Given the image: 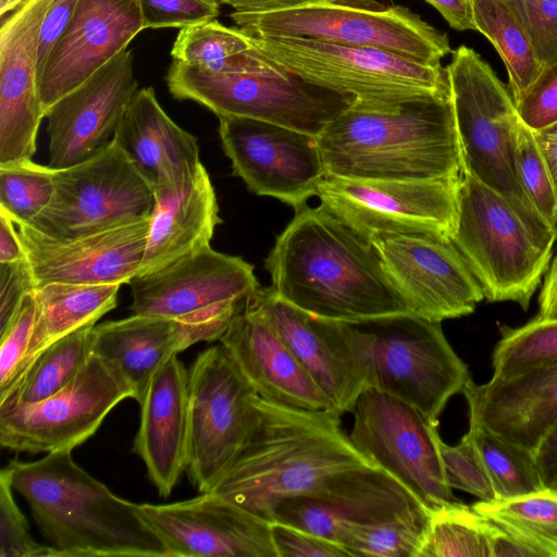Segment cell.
Listing matches in <instances>:
<instances>
[{
  "instance_id": "1",
  "label": "cell",
  "mask_w": 557,
  "mask_h": 557,
  "mask_svg": "<svg viewBox=\"0 0 557 557\" xmlns=\"http://www.w3.org/2000/svg\"><path fill=\"white\" fill-rule=\"evenodd\" d=\"M295 212L264 260L278 297L339 322L410 313L367 238L322 205Z\"/></svg>"
},
{
  "instance_id": "2",
  "label": "cell",
  "mask_w": 557,
  "mask_h": 557,
  "mask_svg": "<svg viewBox=\"0 0 557 557\" xmlns=\"http://www.w3.org/2000/svg\"><path fill=\"white\" fill-rule=\"evenodd\" d=\"M326 174L460 180L465 168L451 95L394 104L352 102L318 136Z\"/></svg>"
},
{
  "instance_id": "3",
  "label": "cell",
  "mask_w": 557,
  "mask_h": 557,
  "mask_svg": "<svg viewBox=\"0 0 557 557\" xmlns=\"http://www.w3.org/2000/svg\"><path fill=\"white\" fill-rule=\"evenodd\" d=\"M5 467L55 557H172L140 505L86 472L71 449Z\"/></svg>"
},
{
  "instance_id": "4",
  "label": "cell",
  "mask_w": 557,
  "mask_h": 557,
  "mask_svg": "<svg viewBox=\"0 0 557 557\" xmlns=\"http://www.w3.org/2000/svg\"><path fill=\"white\" fill-rule=\"evenodd\" d=\"M253 432L210 492L272 523L274 508L343 470L374 466L335 411L287 407L258 396Z\"/></svg>"
},
{
  "instance_id": "5",
  "label": "cell",
  "mask_w": 557,
  "mask_h": 557,
  "mask_svg": "<svg viewBox=\"0 0 557 557\" xmlns=\"http://www.w3.org/2000/svg\"><path fill=\"white\" fill-rule=\"evenodd\" d=\"M446 71L465 172L498 193L537 242L554 246L557 232L533 208L516 175L513 140L520 117L509 88L466 46L453 51Z\"/></svg>"
},
{
  "instance_id": "6",
  "label": "cell",
  "mask_w": 557,
  "mask_h": 557,
  "mask_svg": "<svg viewBox=\"0 0 557 557\" xmlns=\"http://www.w3.org/2000/svg\"><path fill=\"white\" fill-rule=\"evenodd\" d=\"M250 37L258 51L281 70L349 96L357 103L385 106L450 95L442 65L371 47L301 37Z\"/></svg>"
},
{
  "instance_id": "7",
  "label": "cell",
  "mask_w": 557,
  "mask_h": 557,
  "mask_svg": "<svg viewBox=\"0 0 557 557\" xmlns=\"http://www.w3.org/2000/svg\"><path fill=\"white\" fill-rule=\"evenodd\" d=\"M450 239L484 298L516 302L524 310L554 256V246L537 242L498 193L466 172L458 186L457 222Z\"/></svg>"
},
{
  "instance_id": "8",
  "label": "cell",
  "mask_w": 557,
  "mask_h": 557,
  "mask_svg": "<svg viewBox=\"0 0 557 557\" xmlns=\"http://www.w3.org/2000/svg\"><path fill=\"white\" fill-rule=\"evenodd\" d=\"M252 37H301L336 45L371 47L413 61L441 65L453 52L445 33L403 5L374 0H319L268 13L230 14Z\"/></svg>"
},
{
  "instance_id": "9",
  "label": "cell",
  "mask_w": 557,
  "mask_h": 557,
  "mask_svg": "<svg viewBox=\"0 0 557 557\" xmlns=\"http://www.w3.org/2000/svg\"><path fill=\"white\" fill-rule=\"evenodd\" d=\"M367 352L369 387L414 407L431 423L471 379L441 322L413 313L354 322Z\"/></svg>"
},
{
  "instance_id": "10",
  "label": "cell",
  "mask_w": 557,
  "mask_h": 557,
  "mask_svg": "<svg viewBox=\"0 0 557 557\" xmlns=\"http://www.w3.org/2000/svg\"><path fill=\"white\" fill-rule=\"evenodd\" d=\"M165 82L173 98L195 101L218 117L260 120L319 136L354 99L282 74L216 73L173 60Z\"/></svg>"
},
{
  "instance_id": "11",
  "label": "cell",
  "mask_w": 557,
  "mask_h": 557,
  "mask_svg": "<svg viewBox=\"0 0 557 557\" xmlns=\"http://www.w3.org/2000/svg\"><path fill=\"white\" fill-rule=\"evenodd\" d=\"M188 395L185 471L194 487L207 493L247 445L258 420V395L221 344L196 357Z\"/></svg>"
},
{
  "instance_id": "12",
  "label": "cell",
  "mask_w": 557,
  "mask_h": 557,
  "mask_svg": "<svg viewBox=\"0 0 557 557\" xmlns=\"http://www.w3.org/2000/svg\"><path fill=\"white\" fill-rule=\"evenodd\" d=\"M53 183L49 205L29 225L57 238L147 219L154 203L152 185L114 140L82 163L53 169Z\"/></svg>"
},
{
  "instance_id": "13",
  "label": "cell",
  "mask_w": 557,
  "mask_h": 557,
  "mask_svg": "<svg viewBox=\"0 0 557 557\" xmlns=\"http://www.w3.org/2000/svg\"><path fill=\"white\" fill-rule=\"evenodd\" d=\"M352 411L349 437L374 466L401 483L429 511L461 503L445 479L437 424L374 387L360 394Z\"/></svg>"
},
{
  "instance_id": "14",
  "label": "cell",
  "mask_w": 557,
  "mask_h": 557,
  "mask_svg": "<svg viewBox=\"0 0 557 557\" xmlns=\"http://www.w3.org/2000/svg\"><path fill=\"white\" fill-rule=\"evenodd\" d=\"M460 180L401 181L326 174L315 196L368 240L376 234L406 233L450 238L457 222Z\"/></svg>"
},
{
  "instance_id": "15",
  "label": "cell",
  "mask_w": 557,
  "mask_h": 557,
  "mask_svg": "<svg viewBox=\"0 0 557 557\" xmlns=\"http://www.w3.org/2000/svg\"><path fill=\"white\" fill-rule=\"evenodd\" d=\"M128 284L134 314L208 319L226 326L247 308L259 286L250 263L210 245Z\"/></svg>"
},
{
  "instance_id": "16",
  "label": "cell",
  "mask_w": 557,
  "mask_h": 557,
  "mask_svg": "<svg viewBox=\"0 0 557 557\" xmlns=\"http://www.w3.org/2000/svg\"><path fill=\"white\" fill-rule=\"evenodd\" d=\"M423 510L428 509L396 479L376 466H364L334 473L311 491L281 502L272 522L302 529L348 550L362 531Z\"/></svg>"
},
{
  "instance_id": "17",
  "label": "cell",
  "mask_w": 557,
  "mask_h": 557,
  "mask_svg": "<svg viewBox=\"0 0 557 557\" xmlns=\"http://www.w3.org/2000/svg\"><path fill=\"white\" fill-rule=\"evenodd\" d=\"M131 391L95 354L63 388L36 403L0 407V444L30 454L73 450Z\"/></svg>"
},
{
  "instance_id": "18",
  "label": "cell",
  "mask_w": 557,
  "mask_h": 557,
  "mask_svg": "<svg viewBox=\"0 0 557 557\" xmlns=\"http://www.w3.org/2000/svg\"><path fill=\"white\" fill-rule=\"evenodd\" d=\"M248 307L276 332L338 414L354 410L369 387L367 352L356 323L310 315L258 286Z\"/></svg>"
},
{
  "instance_id": "19",
  "label": "cell",
  "mask_w": 557,
  "mask_h": 557,
  "mask_svg": "<svg viewBox=\"0 0 557 557\" xmlns=\"http://www.w3.org/2000/svg\"><path fill=\"white\" fill-rule=\"evenodd\" d=\"M219 135L233 174L259 196L298 210L317 195L326 169L318 136L242 116L219 117Z\"/></svg>"
},
{
  "instance_id": "20",
  "label": "cell",
  "mask_w": 557,
  "mask_h": 557,
  "mask_svg": "<svg viewBox=\"0 0 557 557\" xmlns=\"http://www.w3.org/2000/svg\"><path fill=\"white\" fill-rule=\"evenodd\" d=\"M369 242L410 313L442 322L472 313L482 288L450 238L433 234H376Z\"/></svg>"
},
{
  "instance_id": "21",
  "label": "cell",
  "mask_w": 557,
  "mask_h": 557,
  "mask_svg": "<svg viewBox=\"0 0 557 557\" xmlns=\"http://www.w3.org/2000/svg\"><path fill=\"white\" fill-rule=\"evenodd\" d=\"M138 82L124 50L46 112L49 166L65 169L101 152L113 139Z\"/></svg>"
},
{
  "instance_id": "22",
  "label": "cell",
  "mask_w": 557,
  "mask_h": 557,
  "mask_svg": "<svg viewBox=\"0 0 557 557\" xmlns=\"http://www.w3.org/2000/svg\"><path fill=\"white\" fill-rule=\"evenodd\" d=\"M55 0H23L1 17L0 165L32 160L45 110L38 90L41 27Z\"/></svg>"
},
{
  "instance_id": "23",
  "label": "cell",
  "mask_w": 557,
  "mask_h": 557,
  "mask_svg": "<svg viewBox=\"0 0 557 557\" xmlns=\"http://www.w3.org/2000/svg\"><path fill=\"white\" fill-rule=\"evenodd\" d=\"M139 505L172 557H277L271 522L212 492Z\"/></svg>"
},
{
  "instance_id": "24",
  "label": "cell",
  "mask_w": 557,
  "mask_h": 557,
  "mask_svg": "<svg viewBox=\"0 0 557 557\" xmlns=\"http://www.w3.org/2000/svg\"><path fill=\"white\" fill-rule=\"evenodd\" d=\"M36 286L53 282L128 284L138 273L149 218L75 238L49 236L17 224Z\"/></svg>"
},
{
  "instance_id": "25",
  "label": "cell",
  "mask_w": 557,
  "mask_h": 557,
  "mask_svg": "<svg viewBox=\"0 0 557 557\" xmlns=\"http://www.w3.org/2000/svg\"><path fill=\"white\" fill-rule=\"evenodd\" d=\"M143 29L137 0H79L38 75L45 112L126 50Z\"/></svg>"
},
{
  "instance_id": "26",
  "label": "cell",
  "mask_w": 557,
  "mask_h": 557,
  "mask_svg": "<svg viewBox=\"0 0 557 557\" xmlns=\"http://www.w3.org/2000/svg\"><path fill=\"white\" fill-rule=\"evenodd\" d=\"M224 330L199 319L134 314L94 327V354L131 391L138 404L154 373L173 356L199 342L220 339Z\"/></svg>"
},
{
  "instance_id": "27",
  "label": "cell",
  "mask_w": 557,
  "mask_h": 557,
  "mask_svg": "<svg viewBox=\"0 0 557 557\" xmlns=\"http://www.w3.org/2000/svg\"><path fill=\"white\" fill-rule=\"evenodd\" d=\"M461 393L469 417L534 454L557 423V360L483 384L471 377Z\"/></svg>"
},
{
  "instance_id": "28",
  "label": "cell",
  "mask_w": 557,
  "mask_h": 557,
  "mask_svg": "<svg viewBox=\"0 0 557 557\" xmlns=\"http://www.w3.org/2000/svg\"><path fill=\"white\" fill-rule=\"evenodd\" d=\"M219 341L260 398L298 409L334 411L272 326L250 307L233 319Z\"/></svg>"
},
{
  "instance_id": "29",
  "label": "cell",
  "mask_w": 557,
  "mask_h": 557,
  "mask_svg": "<svg viewBox=\"0 0 557 557\" xmlns=\"http://www.w3.org/2000/svg\"><path fill=\"white\" fill-rule=\"evenodd\" d=\"M139 406L133 449L159 495L168 497L186 469L188 449V370L177 355L154 373Z\"/></svg>"
},
{
  "instance_id": "30",
  "label": "cell",
  "mask_w": 557,
  "mask_h": 557,
  "mask_svg": "<svg viewBox=\"0 0 557 557\" xmlns=\"http://www.w3.org/2000/svg\"><path fill=\"white\" fill-rule=\"evenodd\" d=\"M220 223L215 191L202 163L190 178L154 188L147 244L137 275L210 245Z\"/></svg>"
},
{
  "instance_id": "31",
  "label": "cell",
  "mask_w": 557,
  "mask_h": 557,
  "mask_svg": "<svg viewBox=\"0 0 557 557\" xmlns=\"http://www.w3.org/2000/svg\"><path fill=\"white\" fill-rule=\"evenodd\" d=\"M112 140L153 189L190 178L201 164L197 138L165 113L152 87L136 91Z\"/></svg>"
},
{
  "instance_id": "32",
  "label": "cell",
  "mask_w": 557,
  "mask_h": 557,
  "mask_svg": "<svg viewBox=\"0 0 557 557\" xmlns=\"http://www.w3.org/2000/svg\"><path fill=\"white\" fill-rule=\"evenodd\" d=\"M120 286L60 282L36 286L33 290L36 319L23 372L50 344L81 327L96 324L114 309Z\"/></svg>"
},
{
  "instance_id": "33",
  "label": "cell",
  "mask_w": 557,
  "mask_h": 557,
  "mask_svg": "<svg viewBox=\"0 0 557 557\" xmlns=\"http://www.w3.org/2000/svg\"><path fill=\"white\" fill-rule=\"evenodd\" d=\"M173 60L216 73L282 74L238 27L216 18L180 29L172 46Z\"/></svg>"
},
{
  "instance_id": "34",
  "label": "cell",
  "mask_w": 557,
  "mask_h": 557,
  "mask_svg": "<svg viewBox=\"0 0 557 557\" xmlns=\"http://www.w3.org/2000/svg\"><path fill=\"white\" fill-rule=\"evenodd\" d=\"M95 325L81 327L41 350L0 399V407L36 403L66 386L94 354Z\"/></svg>"
},
{
  "instance_id": "35",
  "label": "cell",
  "mask_w": 557,
  "mask_h": 557,
  "mask_svg": "<svg viewBox=\"0 0 557 557\" xmlns=\"http://www.w3.org/2000/svg\"><path fill=\"white\" fill-rule=\"evenodd\" d=\"M472 18L504 61L516 103L543 69L527 30L507 0H472Z\"/></svg>"
},
{
  "instance_id": "36",
  "label": "cell",
  "mask_w": 557,
  "mask_h": 557,
  "mask_svg": "<svg viewBox=\"0 0 557 557\" xmlns=\"http://www.w3.org/2000/svg\"><path fill=\"white\" fill-rule=\"evenodd\" d=\"M471 507L483 517L513 532L542 557H557V488L494 500H479Z\"/></svg>"
},
{
  "instance_id": "37",
  "label": "cell",
  "mask_w": 557,
  "mask_h": 557,
  "mask_svg": "<svg viewBox=\"0 0 557 557\" xmlns=\"http://www.w3.org/2000/svg\"><path fill=\"white\" fill-rule=\"evenodd\" d=\"M417 557H492L490 521L462 502L430 511Z\"/></svg>"
},
{
  "instance_id": "38",
  "label": "cell",
  "mask_w": 557,
  "mask_h": 557,
  "mask_svg": "<svg viewBox=\"0 0 557 557\" xmlns=\"http://www.w3.org/2000/svg\"><path fill=\"white\" fill-rule=\"evenodd\" d=\"M468 432L475 442L497 498H510L544 488L534 454L491 432L469 417Z\"/></svg>"
},
{
  "instance_id": "39",
  "label": "cell",
  "mask_w": 557,
  "mask_h": 557,
  "mask_svg": "<svg viewBox=\"0 0 557 557\" xmlns=\"http://www.w3.org/2000/svg\"><path fill=\"white\" fill-rule=\"evenodd\" d=\"M492 354L493 376L506 377L557 360V319L536 315L525 324H498Z\"/></svg>"
},
{
  "instance_id": "40",
  "label": "cell",
  "mask_w": 557,
  "mask_h": 557,
  "mask_svg": "<svg viewBox=\"0 0 557 557\" xmlns=\"http://www.w3.org/2000/svg\"><path fill=\"white\" fill-rule=\"evenodd\" d=\"M54 191L53 169L23 160L0 165V211L15 224H33Z\"/></svg>"
},
{
  "instance_id": "41",
  "label": "cell",
  "mask_w": 557,
  "mask_h": 557,
  "mask_svg": "<svg viewBox=\"0 0 557 557\" xmlns=\"http://www.w3.org/2000/svg\"><path fill=\"white\" fill-rule=\"evenodd\" d=\"M513 163L519 184L540 216L557 232V193L534 132L521 120L513 140Z\"/></svg>"
},
{
  "instance_id": "42",
  "label": "cell",
  "mask_w": 557,
  "mask_h": 557,
  "mask_svg": "<svg viewBox=\"0 0 557 557\" xmlns=\"http://www.w3.org/2000/svg\"><path fill=\"white\" fill-rule=\"evenodd\" d=\"M429 518L423 510L364 530L349 545L350 557H417Z\"/></svg>"
},
{
  "instance_id": "43",
  "label": "cell",
  "mask_w": 557,
  "mask_h": 557,
  "mask_svg": "<svg viewBox=\"0 0 557 557\" xmlns=\"http://www.w3.org/2000/svg\"><path fill=\"white\" fill-rule=\"evenodd\" d=\"M438 451L447 484L480 500L497 499L492 480L475 442L467 432L456 445L437 438Z\"/></svg>"
},
{
  "instance_id": "44",
  "label": "cell",
  "mask_w": 557,
  "mask_h": 557,
  "mask_svg": "<svg viewBox=\"0 0 557 557\" xmlns=\"http://www.w3.org/2000/svg\"><path fill=\"white\" fill-rule=\"evenodd\" d=\"M36 319L34 292L24 296L7 325L0 330V399L5 397L21 376Z\"/></svg>"
},
{
  "instance_id": "45",
  "label": "cell",
  "mask_w": 557,
  "mask_h": 557,
  "mask_svg": "<svg viewBox=\"0 0 557 557\" xmlns=\"http://www.w3.org/2000/svg\"><path fill=\"white\" fill-rule=\"evenodd\" d=\"M0 557H55L52 547L34 540L16 505L10 472H0Z\"/></svg>"
},
{
  "instance_id": "46",
  "label": "cell",
  "mask_w": 557,
  "mask_h": 557,
  "mask_svg": "<svg viewBox=\"0 0 557 557\" xmlns=\"http://www.w3.org/2000/svg\"><path fill=\"white\" fill-rule=\"evenodd\" d=\"M144 29L186 28L215 20L220 15L216 0H137Z\"/></svg>"
},
{
  "instance_id": "47",
  "label": "cell",
  "mask_w": 557,
  "mask_h": 557,
  "mask_svg": "<svg viewBox=\"0 0 557 557\" xmlns=\"http://www.w3.org/2000/svg\"><path fill=\"white\" fill-rule=\"evenodd\" d=\"M543 67L557 58V0H507Z\"/></svg>"
},
{
  "instance_id": "48",
  "label": "cell",
  "mask_w": 557,
  "mask_h": 557,
  "mask_svg": "<svg viewBox=\"0 0 557 557\" xmlns=\"http://www.w3.org/2000/svg\"><path fill=\"white\" fill-rule=\"evenodd\" d=\"M516 108L520 120L532 131L557 122V58L542 69Z\"/></svg>"
},
{
  "instance_id": "49",
  "label": "cell",
  "mask_w": 557,
  "mask_h": 557,
  "mask_svg": "<svg viewBox=\"0 0 557 557\" xmlns=\"http://www.w3.org/2000/svg\"><path fill=\"white\" fill-rule=\"evenodd\" d=\"M271 532L277 557H350L339 544L302 529L272 522Z\"/></svg>"
},
{
  "instance_id": "50",
  "label": "cell",
  "mask_w": 557,
  "mask_h": 557,
  "mask_svg": "<svg viewBox=\"0 0 557 557\" xmlns=\"http://www.w3.org/2000/svg\"><path fill=\"white\" fill-rule=\"evenodd\" d=\"M35 287L27 259L0 263V330L12 318L24 296Z\"/></svg>"
},
{
  "instance_id": "51",
  "label": "cell",
  "mask_w": 557,
  "mask_h": 557,
  "mask_svg": "<svg viewBox=\"0 0 557 557\" xmlns=\"http://www.w3.org/2000/svg\"><path fill=\"white\" fill-rule=\"evenodd\" d=\"M79 0H55L50 8L41 27L39 52H38V75L58 38L69 24Z\"/></svg>"
},
{
  "instance_id": "52",
  "label": "cell",
  "mask_w": 557,
  "mask_h": 557,
  "mask_svg": "<svg viewBox=\"0 0 557 557\" xmlns=\"http://www.w3.org/2000/svg\"><path fill=\"white\" fill-rule=\"evenodd\" d=\"M487 520L491 525L492 557H542L533 546L520 536L496 522Z\"/></svg>"
},
{
  "instance_id": "53",
  "label": "cell",
  "mask_w": 557,
  "mask_h": 557,
  "mask_svg": "<svg viewBox=\"0 0 557 557\" xmlns=\"http://www.w3.org/2000/svg\"><path fill=\"white\" fill-rule=\"evenodd\" d=\"M534 458L544 486L557 488V423L539 445Z\"/></svg>"
},
{
  "instance_id": "54",
  "label": "cell",
  "mask_w": 557,
  "mask_h": 557,
  "mask_svg": "<svg viewBox=\"0 0 557 557\" xmlns=\"http://www.w3.org/2000/svg\"><path fill=\"white\" fill-rule=\"evenodd\" d=\"M436 9L450 27L457 30H475L472 18V0H425Z\"/></svg>"
},
{
  "instance_id": "55",
  "label": "cell",
  "mask_w": 557,
  "mask_h": 557,
  "mask_svg": "<svg viewBox=\"0 0 557 557\" xmlns=\"http://www.w3.org/2000/svg\"><path fill=\"white\" fill-rule=\"evenodd\" d=\"M14 224L10 216L0 211V263L26 259L25 249Z\"/></svg>"
},
{
  "instance_id": "56",
  "label": "cell",
  "mask_w": 557,
  "mask_h": 557,
  "mask_svg": "<svg viewBox=\"0 0 557 557\" xmlns=\"http://www.w3.org/2000/svg\"><path fill=\"white\" fill-rule=\"evenodd\" d=\"M232 7L236 12L268 13L296 9L319 0H216Z\"/></svg>"
},
{
  "instance_id": "57",
  "label": "cell",
  "mask_w": 557,
  "mask_h": 557,
  "mask_svg": "<svg viewBox=\"0 0 557 557\" xmlns=\"http://www.w3.org/2000/svg\"><path fill=\"white\" fill-rule=\"evenodd\" d=\"M539 304L541 318L557 319V252L543 278Z\"/></svg>"
},
{
  "instance_id": "58",
  "label": "cell",
  "mask_w": 557,
  "mask_h": 557,
  "mask_svg": "<svg viewBox=\"0 0 557 557\" xmlns=\"http://www.w3.org/2000/svg\"><path fill=\"white\" fill-rule=\"evenodd\" d=\"M533 132L557 193V122Z\"/></svg>"
},
{
  "instance_id": "59",
  "label": "cell",
  "mask_w": 557,
  "mask_h": 557,
  "mask_svg": "<svg viewBox=\"0 0 557 557\" xmlns=\"http://www.w3.org/2000/svg\"><path fill=\"white\" fill-rule=\"evenodd\" d=\"M23 0H0V17L15 10Z\"/></svg>"
}]
</instances>
